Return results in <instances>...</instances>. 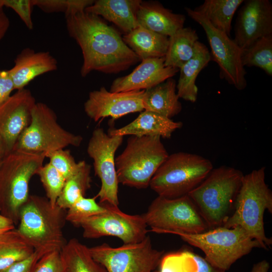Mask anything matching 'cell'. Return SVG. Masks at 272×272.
Segmentation results:
<instances>
[{"label":"cell","mask_w":272,"mask_h":272,"mask_svg":"<svg viewBox=\"0 0 272 272\" xmlns=\"http://www.w3.org/2000/svg\"><path fill=\"white\" fill-rule=\"evenodd\" d=\"M177 235L202 251L205 258L213 266L225 271L253 248H261L258 242L239 227L228 228L220 226L198 234Z\"/></svg>","instance_id":"8"},{"label":"cell","mask_w":272,"mask_h":272,"mask_svg":"<svg viewBox=\"0 0 272 272\" xmlns=\"http://www.w3.org/2000/svg\"><path fill=\"white\" fill-rule=\"evenodd\" d=\"M3 159H0V166H1V163H2V161Z\"/></svg>","instance_id":"45"},{"label":"cell","mask_w":272,"mask_h":272,"mask_svg":"<svg viewBox=\"0 0 272 272\" xmlns=\"http://www.w3.org/2000/svg\"><path fill=\"white\" fill-rule=\"evenodd\" d=\"M45 157L49 160V163L65 178L73 174L79 166L70 151L59 149L45 153Z\"/></svg>","instance_id":"36"},{"label":"cell","mask_w":272,"mask_h":272,"mask_svg":"<svg viewBox=\"0 0 272 272\" xmlns=\"http://www.w3.org/2000/svg\"><path fill=\"white\" fill-rule=\"evenodd\" d=\"M153 272H159V270H154Z\"/></svg>","instance_id":"46"},{"label":"cell","mask_w":272,"mask_h":272,"mask_svg":"<svg viewBox=\"0 0 272 272\" xmlns=\"http://www.w3.org/2000/svg\"><path fill=\"white\" fill-rule=\"evenodd\" d=\"M3 3L5 7L12 9L17 14L29 29H33L31 14L34 6L32 0H3Z\"/></svg>","instance_id":"38"},{"label":"cell","mask_w":272,"mask_h":272,"mask_svg":"<svg viewBox=\"0 0 272 272\" xmlns=\"http://www.w3.org/2000/svg\"><path fill=\"white\" fill-rule=\"evenodd\" d=\"M36 102L26 88L17 90L0 105V136L11 153L21 134L30 124L32 110Z\"/></svg>","instance_id":"17"},{"label":"cell","mask_w":272,"mask_h":272,"mask_svg":"<svg viewBox=\"0 0 272 272\" xmlns=\"http://www.w3.org/2000/svg\"><path fill=\"white\" fill-rule=\"evenodd\" d=\"M269 268V263L263 260L255 264L250 272H267Z\"/></svg>","instance_id":"43"},{"label":"cell","mask_w":272,"mask_h":272,"mask_svg":"<svg viewBox=\"0 0 272 272\" xmlns=\"http://www.w3.org/2000/svg\"><path fill=\"white\" fill-rule=\"evenodd\" d=\"M182 126L181 122L174 121L157 113L144 110L133 121L122 127L111 129L108 134L139 137L157 136L169 139L174 131Z\"/></svg>","instance_id":"21"},{"label":"cell","mask_w":272,"mask_h":272,"mask_svg":"<svg viewBox=\"0 0 272 272\" xmlns=\"http://www.w3.org/2000/svg\"><path fill=\"white\" fill-rule=\"evenodd\" d=\"M65 19L68 33L82 51L83 77L92 71L117 74L141 61L119 33L101 17L84 11Z\"/></svg>","instance_id":"1"},{"label":"cell","mask_w":272,"mask_h":272,"mask_svg":"<svg viewBox=\"0 0 272 272\" xmlns=\"http://www.w3.org/2000/svg\"><path fill=\"white\" fill-rule=\"evenodd\" d=\"M15 223L10 218L4 216L0 208V235L3 233L15 228Z\"/></svg>","instance_id":"42"},{"label":"cell","mask_w":272,"mask_h":272,"mask_svg":"<svg viewBox=\"0 0 272 272\" xmlns=\"http://www.w3.org/2000/svg\"><path fill=\"white\" fill-rule=\"evenodd\" d=\"M176 92V83L172 78L145 90L143 97L144 110L170 118L178 114L182 105Z\"/></svg>","instance_id":"23"},{"label":"cell","mask_w":272,"mask_h":272,"mask_svg":"<svg viewBox=\"0 0 272 272\" xmlns=\"http://www.w3.org/2000/svg\"><path fill=\"white\" fill-rule=\"evenodd\" d=\"M145 90L111 92L104 87L90 92L84 108L87 115L94 121L107 117L117 119L129 113L144 110Z\"/></svg>","instance_id":"16"},{"label":"cell","mask_w":272,"mask_h":272,"mask_svg":"<svg viewBox=\"0 0 272 272\" xmlns=\"http://www.w3.org/2000/svg\"><path fill=\"white\" fill-rule=\"evenodd\" d=\"M91 166L85 161L79 162L75 172L65 179L56 205L62 210H67L80 198L85 196L90 188Z\"/></svg>","instance_id":"31"},{"label":"cell","mask_w":272,"mask_h":272,"mask_svg":"<svg viewBox=\"0 0 272 272\" xmlns=\"http://www.w3.org/2000/svg\"><path fill=\"white\" fill-rule=\"evenodd\" d=\"M89 251L107 272H152L159 265L164 252L153 248L148 235L138 243L118 247L103 243L89 248Z\"/></svg>","instance_id":"11"},{"label":"cell","mask_w":272,"mask_h":272,"mask_svg":"<svg viewBox=\"0 0 272 272\" xmlns=\"http://www.w3.org/2000/svg\"><path fill=\"white\" fill-rule=\"evenodd\" d=\"M211 60V53L207 47L198 41L192 57L179 69L180 75L176 84V92L179 98L192 103L196 101V78Z\"/></svg>","instance_id":"24"},{"label":"cell","mask_w":272,"mask_h":272,"mask_svg":"<svg viewBox=\"0 0 272 272\" xmlns=\"http://www.w3.org/2000/svg\"><path fill=\"white\" fill-rule=\"evenodd\" d=\"M44 153L13 151L5 156L0 166V208L15 223L29 196L30 181L43 165Z\"/></svg>","instance_id":"5"},{"label":"cell","mask_w":272,"mask_h":272,"mask_svg":"<svg viewBox=\"0 0 272 272\" xmlns=\"http://www.w3.org/2000/svg\"><path fill=\"white\" fill-rule=\"evenodd\" d=\"M60 253L63 272H107L93 259L89 248L76 238L66 242Z\"/></svg>","instance_id":"26"},{"label":"cell","mask_w":272,"mask_h":272,"mask_svg":"<svg viewBox=\"0 0 272 272\" xmlns=\"http://www.w3.org/2000/svg\"><path fill=\"white\" fill-rule=\"evenodd\" d=\"M168 156L160 137H130L123 151L115 158L119 183L139 189L147 188Z\"/></svg>","instance_id":"7"},{"label":"cell","mask_w":272,"mask_h":272,"mask_svg":"<svg viewBox=\"0 0 272 272\" xmlns=\"http://www.w3.org/2000/svg\"><path fill=\"white\" fill-rule=\"evenodd\" d=\"M14 90V84L9 71L0 70V105L10 97Z\"/></svg>","instance_id":"40"},{"label":"cell","mask_w":272,"mask_h":272,"mask_svg":"<svg viewBox=\"0 0 272 272\" xmlns=\"http://www.w3.org/2000/svg\"><path fill=\"white\" fill-rule=\"evenodd\" d=\"M213 169L210 160L200 155L179 152L169 155L152 178L151 188L158 196L175 198L187 195Z\"/></svg>","instance_id":"6"},{"label":"cell","mask_w":272,"mask_h":272,"mask_svg":"<svg viewBox=\"0 0 272 272\" xmlns=\"http://www.w3.org/2000/svg\"><path fill=\"white\" fill-rule=\"evenodd\" d=\"M265 168L260 167L244 175L234 208L222 226L239 227L265 250L272 244L265 234L263 215L272 213V192L265 181Z\"/></svg>","instance_id":"2"},{"label":"cell","mask_w":272,"mask_h":272,"mask_svg":"<svg viewBox=\"0 0 272 272\" xmlns=\"http://www.w3.org/2000/svg\"><path fill=\"white\" fill-rule=\"evenodd\" d=\"M123 137L110 135L102 128L92 132L87 146V153L93 160L95 175L100 179L101 187L96 196L100 203L107 202L114 206L119 204L118 180L115 168V154L121 145Z\"/></svg>","instance_id":"14"},{"label":"cell","mask_w":272,"mask_h":272,"mask_svg":"<svg viewBox=\"0 0 272 272\" xmlns=\"http://www.w3.org/2000/svg\"><path fill=\"white\" fill-rule=\"evenodd\" d=\"M187 15L203 28L211 49L212 60L220 69V77L241 91L247 86L246 72L241 60L242 50L225 33L214 27L201 14L185 8Z\"/></svg>","instance_id":"12"},{"label":"cell","mask_w":272,"mask_h":272,"mask_svg":"<svg viewBox=\"0 0 272 272\" xmlns=\"http://www.w3.org/2000/svg\"><path fill=\"white\" fill-rule=\"evenodd\" d=\"M243 176L231 167L213 168L187 194L209 229L222 226L231 215Z\"/></svg>","instance_id":"3"},{"label":"cell","mask_w":272,"mask_h":272,"mask_svg":"<svg viewBox=\"0 0 272 272\" xmlns=\"http://www.w3.org/2000/svg\"><path fill=\"white\" fill-rule=\"evenodd\" d=\"M242 4L236 19L233 40L244 50L272 35V4L269 0H246Z\"/></svg>","instance_id":"15"},{"label":"cell","mask_w":272,"mask_h":272,"mask_svg":"<svg viewBox=\"0 0 272 272\" xmlns=\"http://www.w3.org/2000/svg\"><path fill=\"white\" fill-rule=\"evenodd\" d=\"M242 50L241 60L244 67H258L272 76V35L261 38Z\"/></svg>","instance_id":"32"},{"label":"cell","mask_w":272,"mask_h":272,"mask_svg":"<svg viewBox=\"0 0 272 272\" xmlns=\"http://www.w3.org/2000/svg\"><path fill=\"white\" fill-rule=\"evenodd\" d=\"M102 203L106 211L83 221L79 227L83 230L85 238L94 239L114 236L124 244L143 241L147 236V225L143 215H131L122 212L118 206L107 202Z\"/></svg>","instance_id":"13"},{"label":"cell","mask_w":272,"mask_h":272,"mask_svg":"<svg viewBox=\"0 0 272 272\" xmlns=\"http://www.w3.org/2000/svg\"><path fill=\"white\" fill-rule=\"evenodd\" d=\"M141 0H97L85 10L113 23L125 34L139 26L137 14Z\"/></svg>","instance_id":"22"},{"label":"cell","mask_w":272,"mask_h":272,"mask_svg":"<svg viewBox=\"0 0 272 272\" xmlns=\"http://www.w3.org/2000/svg\"><path fill=\"white\" fill-rule=\"evenodd\" d=\"M33 272H63L60 251L47 253L37 261Z\"/></svg>","instance_id":"37"},{"label":"cell","mask_w":272,"mask_h":272,"mask_svg":"<svg viewBox=\"0 0 272 272\" xmlns=\"http://www.w3.org/2000/svg\"><path fill=\"white\" fill-rule=\"evenodd\" d=\"M126 45L141 60L165 56L169 37L139 25L122 37Z\"/></svg>","instance_id":"25"},{"label":"cell","mask_w":272,"mask_h":272,"mask_svg":"<svg viewBox=\"0 0 272 272\" xmlns=\"http://www.w3.org/2000/svg\"><path fill=\"white\" fill-rule=\"evenodd\" d=\"M159 265V272H225L187 249L165 255Z\"/></svg>","instance_id":"29"},{"label":"cell","mask_w":272,"mask_h":272,"mask_svg":"<svg viewBox=\"0 0 272 272\" xmlns=\"http://www.w3.org/2000/svg\"><path fill=\"white\" fill-rule=\"evenodd\" d=\"M142 215L157 233L195 234L210 229L187 195L175 198L158 196Z\"/></svg>","instance_id":"10"},{"label":"cell","mask_w":272,"mask_h":272,"mask_svg":"<svg viewBox=\"0 0 272 272\" xmlns=\"http://www.w3.org/2000/svg\"><path fill=\"white\" fill-rule=\"evenodd\" d=\"M139 25L170 37L184 27L185 16L176 14L157 1L141 2L137 14Z\"/></svg>","instance_id":"20"},{"label":"cell","mask_w":272,"mask_h":272,"mask_svg":"<svg viewBox=\"0 0 272 272\" xmlns=\"http://www.w3.org/2000/svg\"><path fill=\"white\" fill-rule=\"evenodd\" d=\"M7 155V151L5 143L0 136V159H3Z\"/></svg>","instance_id":"44"},{"label":"cell","mask_w":272,"mask_h":272,"mask_svg":"<svg viewBox=\"0 0 272 272\" xmlns=\"http://www.w3.org/2000/svg\"><path fill=\"white\" fill-rule=\"evenodd\" d=\"M8 70L16 90L25 88L36 77L57 69L56 59L48 51L36 52L30 48L23 49Z\"/></svg>","instance_id":"19"},{"label":"cell","mask_w":272,"mask_h":272,"mask_svg":"<svg viewBox=\"0 0 272 272\" xmlns=\"http://www.w3.org/2000/svg\"><path fill=\"white\" fill-rule=\"evenodd\" d=\"M41 256L34 252L28 258L18 262L0 272H33L36 263Z\"/></svg>","instance_id":"39"},{"label":"cell","mask_w":272,"mask_h":272,"mask_svg":"<svg viewBox=\"0 0 272 272\" xmlns=\"http://www.w3.org/2000/svg\"><path fill=\"white\" fill-rule=\"evenodd\" d=\"M243 0H206L194 10L215 28L230 36L233 18Z\"/></svg>","instance_id":"28"},{"label":"cell","mask_w":272,"mask_h":272,"mask_svg":"<svg viewBox=\"0 0 272 272\" xmlns=\"http://www.w3.org/2000/svg\"><path fill=\"white\" fill-rule=\"evenodd\" d=\"M64 211L57 205L52 206L46 197L36 195H29L20 209L17 229L41 257L61 251L65 243L62 229Z\"/></svg>","instance_id":"4"},{"label":"cell","mask_w":272,"mask_h":272,"mask_svg":"<svg viewBox=\"0 0 272 272\" xmlns=\"http://www.w3.org/2000/svg\"><path fill=\"white\" fill-rule=\"evenodd\" d=\"M34 252L17 229L3 233L0 235V271L28 258Z\"/></svg>","instance_id":"30"},{"label":"cell","mask_w":272,"mask_h":272,"mask_svg":"<svg viewBox=\"0 0 272 272\" xmlns=\"http://www.w3.org/2000/svg\"><path fill=\"white\" fill-rule=\"evenodd\" d=\"M83 141L57 122L55 112L46 104L36 102L30 124L18 138L13 151L48 153L69 146H79Z\"/></svg>","instance_id":"9"},{"label":"cell","mask_w":272,"mask_h":272,"mask_svg":"<svg viewBox=\"0 0 272 272\" xmlns=\"http://www.w3.org/2000/svg\"><path fill=\"white\" fill-rule=\"evenodd\" d=\"M96 198V196L92 198L84 196L79 199L67 210L65 220L79 227L85 220L105 212V207L102 203H98Z\"/></svg>","instance_id":"34"},{"label":"cell","mask_w":272,"mask_h":272,"mask_svg":"<svg viewBox=\"0 0 272 272\" xmlns=\"http://www.w3.org/2000/svg\"><path fill=\"white\" fill-rule=\"evenodd\" d=\"M37 6L45 13L63 12L68 16L84 11L94 2L92 0H32Z\"/></svg>","instance_id":"35"},{"label":"cell","mask_w":272,"mask_h":272,"mask_svg":"<svg viewBox=\"0 0 272 272\" xmlns=\"http://www.w3.org/2000/svg\"><path fill=\"white\" fill-rule=\"evenodd\" d=\"M198 36L195 30L183 27L169 37L164 63L166 66L179 69L193 56Z\"/></svg>","instance_id":"27"},{"label":"cell","mask_w":272,"mask_h":272,"mask_svg":"<svg viewBox=\"0 0 272 272\" xmlns=\"http://www.w3.org/2000/svg\"><path fill=\"white\" fill-rule=\"evenodd\" d=\"M46 192V198L52 206L57 200L63 189L65 178L49 163L43 165L36 172Z\"/></svg>","instance_id":"33"},{"label":"cell","mask_w":272,"mask_h":272,"mask_svg":"<svg viewBox=\"0 0 272 272\" xmlns=\"http://www.w3.org/2000/svg\"><path fill=\"white\" fill-rule=\"evenodd\" d=\"M3 0H0V41L6 35L10 25V20L4 11Z\"/></svg>","instance_id":"41"},{"label":"cell","mask_w":272,"mask_h":272,"mask_svg":"<svg viewBox=\"0 0 272 272\" xmlns=\"http://www.w3.org/2000/svg\"><path fill=\"white\" fill-rule=\"evenodd\" d=\"M164 57L143 59L128 75L117 78L112 83L111 92L147 90L172 78L179 69L166 66Z\"/></svg>","instance_id":"18"}]
</instances>
